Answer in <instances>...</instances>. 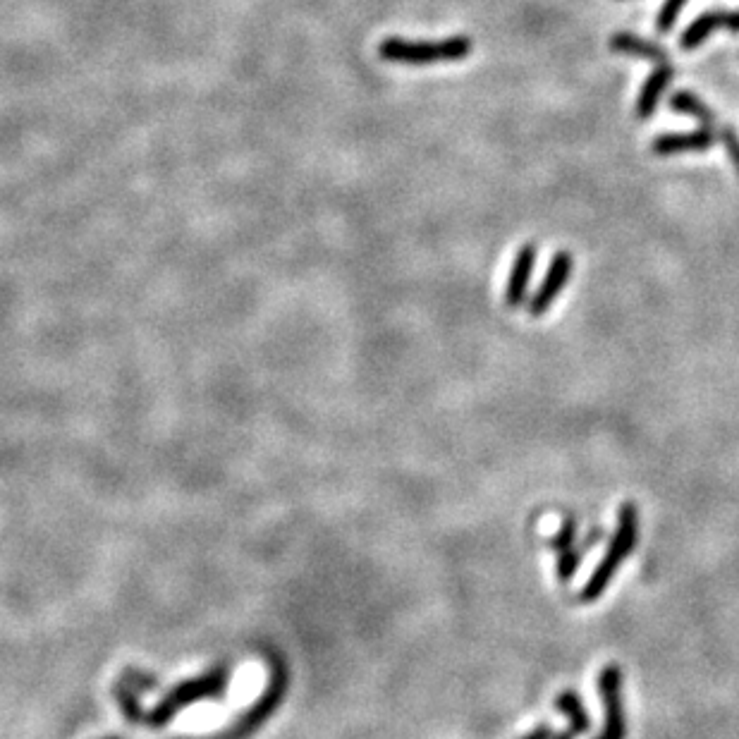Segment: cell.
I'll list each match as a JSON object with an SVG mask.
<instances>
[{"mask_svg": "<svg viewBox=\"0 0 739 739\" xmlns=\"http://www.w3.org/2000/svg\"><path fill=\"white\" fill-rule=\"evenodd\" d=\"M639 541V510L634 503H625L618 512V529H615L613 539H610L606 553H603L601 563L586 579L584 589L579 591V601L594 603L608 591L610 582L622 567V563L634 553Z\"/></svg>", "mask_w": 739, "mask_h": 739, "instance_id": "obj_1", "label": "cell"}, {"mask_svg": "<svg viewBox=\"0 0 739 739\" xmlns=\"http://www.w3.org/2000/svg\"><path fill=\"white\" fill-rule=\"evenodd\" d=\"M469 53H472V41L467 36H453L445 41H405L390 36L378 46V56L386 63L402 65L453 63V60H464Z\"/></svg>", "mask_w": 739, "mask_h": 739, "instance_id": "obj_2", "label": "cell"}, {"mask_svg": "<svg viewBox=\"0 0 739 739\" xmlns=\"http://www.w3.org/2000/svg\"><path fill=\"white\" fill-rule=\"evenodd\" d=\"M598 694L603 704V732L596 739H627V720L622 708V670L618 663H608L598 675Z\"/></svg>", "mask_w": 739, "mask_h": 739, "instance_id": "obj_3", "label": "cell"}, {"mask_svg": "<svg viewBox=\"0 0 739 739\" xmlns=\"http://www.w3.org/2000/svg\"><path fill=\"white\" fill-rule=\"evenodd\" d=\"M574 259L570 252H558L551 259V266H548L546 276H543V283L539 285V290L534 292V297L529 299V314L531 316H543L548 309L553 307L555 299L560 297V292L565 290L567 280H570Z\"/></svg>", "mask_w": 739, "mask_h": 739, "instance_id": "obj_4", "label": "cell"}, {"mask_svg": "<svg viewBox=\"0 0 739 739\" xmlns=\"http://www.w3.org/2000/svg\"><path fill=\"white\" fill-rule=\"evenodd\" d=\"M536 256H539V249H536L534 242L522 244L519 249L515 261H512L510 268V276H508V287H505V304L510 309L522 307L524 299H527V290H529V280L531 273H534L536 266Z\"/></svg>", "mask_w": 739, "mask_h": 739, "instance_id": "obj_5", "label": "cell"}, {"mask_svg": "<svg viewBox=\"0 0 739 739\" xmlns=\"http://www.w3.org/2000/svg\"><path fill=\"white\" fill-rule=\"evenodd\" d=\"M713 144H716V134L711 132V127L687 134H663V137H658L653 142V154L675 156L689 154V151H708Z\"/></svg>", "mask_w": 739, "mask_h": 739, "instance_id": "obj_6", "label": "cell"}, {"mask_svg": "<svg viewBox=\"0 0 739 739\" xmlns=\"http://www.w3.org/2000/svg\"><path fill=\"white\" fill-rule=\"evenodd\" d=\"M675 70L670 63H663L656 67V72H651L649 79L644 82V87L639 91V99H637V115L639 120H649L653 113H656L658 101H661L663 91L670 87L673 82Z\"/></svg>", "mask_w": 739, "mask_h": 739, "instance_id": "obj_7", "label": "cell"}, {"mask_svg": "<svg viewBox=\"0 0 739 739\" xmlns=\"http://www.w3.org/2000/svg\"><path fill=\"white\" fill-rule=\"evenodd\" d=\"M610 48L618 53H625V56H637L644 60H653V63L663 65L668 63V53L663 51L661 46L651 44V41L641 39L637 34H629V32H618L610 39Z\"/></svg>", "mask_w": 739, "mask_h": 739, "instance_id": "obj_8", "label": "cell"}, {"mask_svg": "<svg viewBox=\"0 0 739 739\" xmlns=\"http://www.w3.org/2000/svg\"><path fill=\"white\" fill-rule=\"evenodd\" d=\"M555 708H558V711L567 718V723H570V732L574 737L586 735V732L591 730L589 713H586L582 696H579L577 692H572V689L560 692L558 699H555Z\"/></svg>", "mask_w": 739, "mask_h": 739, "instance_id": "obj_9", "label": "cell"}, {"mask_svg": "<svg viewBox=\"0 0 739 739\" xmlns=\"http://www.w3.org/2000/svg\"><path fill=\"white\" fill-rule=\"evenodd\" d=\"M718 27H723V12H704V15L696 17V20L684 29V34L680 36V46L684 51H692V48L704 44L708 36L716 32Z\"/></svg>", "mask_w": 739, "mask_h": 739, "instance_id": "obj_10", "label": "cell"}, {"mask_svg": "<svg viewBox=\"0 0 739 739\" xmlns=\"http://www.w3.org/2000/svg\"><path fill=\"white\" fill-rule=\"evenodd\" d=\"M670 106H673L677 113L692 115V118L704 122L706 127H711L713 122H716V115H713L711 108H708L704 101L696 99L694 94H689V91H677V94H673V99H670Z\"/></svg>", "mask_w": 739, "mask_h": 739, "instance_id": "obj_11", "label": "cell"}, {"mask_svg": "<svg viewBox=\"0 0 739 739\" xmlns=\"http://www.w3.org/2000/svg\"><path fill=\"white\" fill-rule=\"evenodd\" d=\"M555 555H558V563H555V574H558V582L560 584L572 582L574 574H577V570H579V563H582L584 551H582V548H577V543H574V546L563 548V551H558Z\"/></svg>", "mask_w": 739, "mask_h": 739, "instance_id": "obj_12", "label": "cell"}, {"mask_svg": "<svg viewBox=\"0 0 739 739\" xmlns=\"http://www.w3.org/2000/svg\"><path fill=\"white\" fill-rule=\"evenodd\" d=\"M687 3H689V0H665L661 12H658V17H656V29H658V32H661V34L670 32V29L675 27L677 17H680V12H682V8Z\"/></svg>", "mask_w": 739, "mask_h": 739, "instance_id": "obj_13", "label": "cell"}, {"mask_svg": "<svg viewBox=\"0 0 739 739\" xmlns=\"http://www.w3.org/2000/svg\"><path fill=\"white\" fill-rule=\"evenodd\" d=\"M723 142H725V149H728L732 163H735V168L739 173V139H737V134H735V130H732V127H725V130H723Z\"/></svg>", "mask_w": 739, "mask_h": 739, "instance_id": "obj_14", "label": "cell"}, {"mask_svg": "<svg viewBox=\"0 0 739 739\" xmlns=\"http://www.w3.org/2000/svg\"><path fill=\"white\" fill-rule=\"evenodd\" d=\"M723 27L730 29V32H739V10L723 12Z\"/></svg>", "mask_w": 739, "mask_h": 739, "instance_id": "obj_15", "label": "cell"}, {"mask_svg": "<svg viewBox=\"0 0 739 739\" xmlns=\"http://www.w3.org/2000/svg\"><path fill=\"white\" fill-rule=\"evenodd\" d=\"M522 739H553V730L548 728V725H539V728H534L527 737H522Z\"/></svg>", "mask_w": 739, "mask_h": 739, "instance_id": "obj_16", "label": "cell"}, {"mask_svg": "<svg viewBox=\"0 0 739 739\" xmlns=\"http://www.w3.org/2000/svg\"><path fill=\"white\" fill-rule=\"evenodd\" d=\"M553 739H574V735L567 730V732H558V735H553Z\"/></svg>", "mask_w": 739, "mask_h": 739, "instance_id": "obj_17", "label": "cell"}]
</instances>
